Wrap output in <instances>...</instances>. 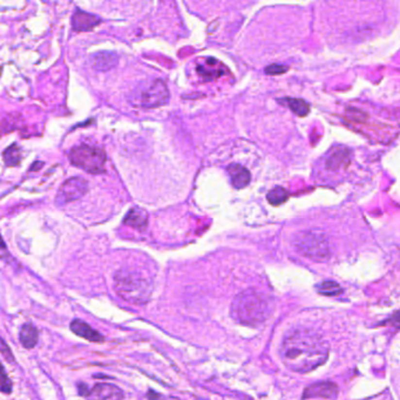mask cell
Here are the masks:
<instances>
[{"instance_id": "obj_1", "label": "cell", "mask_w": 400, "mask_h": 400, "mask_svg": "<svg viewBox=\"0 0 400 400\" xmlns=\"http://www.w3.org/2000/svg\"><path fill=\"white\" fill-rule=\"evenodd\" d=\"M284 365L294 372H311L329 358V344L323 337L309 329L290 331L280 349Z\"/></svg>"}, {"instance_id": "obj_2", "label": "cell", "mask_w": 400, "mask_h": 400, "mask_svg": "<svg viewBox=\"0 0 400 400\" xmlns=\"http://www.w3.org/2000/svg\"><path fill=\"white\" fill-rule=\"evenodd\" d=\"M271 304L264 295L253 290L241 292L233 300L232 315L233 319L246 325H258L270 316Z\"/></svg>"}, {"instance_id": "obj_3", "label": "cell", "mask_w": 400, "mask_h": 400, "mask_svg": "<svg viewBox=\"0 0 400 400\" xmlns=\"http://www.w3.org/2000/svg\"><path fill=\"white\" fill-rule=\"evenodd\" d=\"M295 248L303 256L314 261H325L330 257L331 250L324 233L309 230L297 233L294 241Z\"/></svg>"}, {"instance_id": "obj_4", "label": "cell", "mask_w": 400, "mask_h": 400, "mask_svg": "<svg viewBox=\"0 0 400 400\" xmlns=\"http://www.w3.org/2000/svg\"><path fill=\"white\" fill-rule=\"evenodd\" d=\"M68 159L75 167L83 169L89 174L105 173L106 153L101 148L89 145H80L72 148Z\"/></svg>"}, {"instance_id": "obj_5", "label": "cell", "mask_w": 400, "mask_h": 400, "mask_svg": "<svg viewBox=\"0 0 400 400\" xmlns=\"http://www.w3.org/2000/svg\"><path fill=\"white\" fill-rule=\"evenodd\" d=\"M169 100V91L162 80H151L142 83L132 94L133 105L141 108H157L166 105Z\"/></svg>"}, {"instance_id": "obj_6", "label": "cell", "mask_w": 400, "mask_h": 400, "mask_svg": "<svg viewBox=\"0 0 400 400\" xmlns=\"http://www.w3.org/2000/svg\"><path fill=\"white\" fill-rule=\"evenodd\" d=\"M115 286L121 297H125L131 302H136L137 298L140 300L141 298L147 297L148 295L147 283L142 278L135 277L134 275H117Z\"/></svg>"}, {"instance_id": "obj_7", "label": "cell", "mask_w": 400, "mask_h": 400, "mask_svg": "<svg viewBox=\"0 0 400 400\" xmlns=\"http://www.w3.org/2000/svg\"><path fill=\"white\" fill-rule=\"evenodd\" d=\"M88 191V182L81 177H72L60 187L56 195V203L63 205L79 200Z\"/></svg>"}, {"instance_id": "obj_8", "label": "cell", "mask_w": 400, "mask_h": 400, "mask_svg": "<svg viewBox=\"0 0 400 400\" xmlns=\"http://www.w3.org/2000/svg\"><path fill=\"white\" fill-rule=\"evenodd\" d=\"M338 394V386L332 382H319L309 385L304 388L302 399H336Z\"/></svg>"}, {"instance_id": "obj_9", "label": "cell", "mask_w": 400, "mask_h": 400, "mask_svg": "<svg viewBox=\"0 0 400 400\" xmlns=\"http://www.w3.org/2000/svg\"><path fill=\"white\" fill-rule=\"evenodd\" d=\"M88 398L92 400H123V392L109 383H99L91 388Z\"/></svg>"}, {"instance_id": "obj_10", "label": "cell", "mask_w": 400, "mask_h": 400, "mask_svg": "<svg viewBox=\"0 0 400 400\" xmlns=\"http://www.w3.org/2000/svg\"><path fill=\"white\" fill-rule=\"evenodd\" d=\"M196 70L200 74V77H202L207 81H211L214 79L219 78L225 73L223 65L213 58L205 59L203 64L197 65Z\"/></svg>"}, {"instance_id": "obj_11", "label": "cell", "mask_w": 400, "mask_h": 400, "mask_svg": "<svg viewBox=\"0 0 400 400\" xmlns=\"http://www.w3.org/2000/svg\"><path fill=\"white\" fill-rule=\"evenodd\" d=\"M101 22V19L97 16H93L87 12L77 10L74 16H73L72 24L73 28L78 32H84V31H91L94 27H97Z\"/></svg>"}, {"instance_id": "obj_12", "label": "cell", "mask_w": 400, "mask_h": 400, "mask_svg": "<svg viewBox=\"0 0 400 400\" xmlns=\"http://www.w3.org/2000/svg\"><path fill=\"white\" fill-rule=\"evenodd\" d=\"M227 170L232 179V184L236 189H242L250 183V180H251L250 171L243 166L238 165V163H232L228 166Z\"/></svg>"}, {"instance_id": "obj_13", "label": "cell", "mask_w": 400, "mask_h": 400, "mask_svg": "<svg viewBox=\"0 0 400 400\" xmlns=\"http://www.w3.org/2000/svg\"><path fill=\"white\" fill-rule=\"evenodd\" d=\"M69 328L73 333H75L77 336L81 338H84V339L89 340V342L100 343L103 340V337L101 336L98 331H95L94 329H92L91 326H89V324H87L81 319L73 320V322L70 323Z\"/></svg>"}, {"instance_id": "obj_14", "label": "cell", "mask_w": 400, "mask_h": 400, "mask_svg": "<svg viewBox=\"0 0 400 400\" xmlns=\"http://www.w3.org/2000/svg\"><path fill=\"white\" fill-rule=\"evenodd\" d=\"M349 162H350V150L342 146L331 149L330 154L328 155V159H326V166L334 170L345 167Z\"/></svg>"}, {"instance_id": "obj_15", "label": "cell", "mask_w": 400, "mask_h": 400, "mask_svg": "<svg viewBox=\"0 0 400 400\" xmlns=\"http://www.w3.org/2000/svg\"><path fill=\"white\" fill-rule=\"evenodd\" d=\"M92 66L98 70H108L117 63V55L112 52H99L91 56Z\"/></svg>"}, {"instance_id": "obj_16", "label": "cell", "mask_w": 400, "mask_h": 400, "mask_svg": "<svg viewBox=\"0 0 400 400\" xmlns=\"http://www.w3.org/2000/svg\"><path fill=\"white\" fill-rule=\"evenodd\" d=\"M125 224L134 228L136 230H145L148 224V216L145 210L140 208H133L128 211L125 217Z\"/></svg>"}, {"instance_id": "obj_17", "label": "cell", "mask_w": 400, "mask_h": 400, "mask_svg": "<svg viewBox=\"0 0 400 400\" xmlns=\"http://www.w3.org/2000/svg\"><path fill=\"white\" fill-rule=\"evenodd\" d=\"M19 338L24 348L26 349H33L38 344V330L35 326L31 323H26L21 326L20 333H19Z\"/></svg>"}, {"instance_id": "obj_18", "label": "cell", "mask_w": 400, "mask_h": 400, "mask_svg": "<svg viewBox=\"0 0 400 400\" xmlns=\"http://www.w3.org/2000/svg\"><path fill=\"white\" fill-rule=\"evenodd\" d=\"M317 291L319 292L320 295L324 296H329V297H336V296H339L343 292V289L340 288V285L336 282L332 281H326L323 282V283L318 284L317 285Z\"/></svg>"}, {"instance_id": "obj_19", "label": "cell", "mask_w": 400, "mask_h": 400, "mask_svg": "<svg viewBox=\"0 0 400 400\" xmlns=\"http://www.w3.org/2000/svg\"><path fill=\"white\" fill-rule=\"evenodd\" d=\"M267 199L270 204L280 205L286 201V199H288V194H286V191L284 188L277 187V188H275V189H272L271 191H269Z\"/></svg>"}, {"instance_id": "obj_20", "label": "cell", "mask_w": 400, "mask_h": 400, "mask_svg": "<svg viewBox=\"0 0 400 400\" xmlns=\"http://www.w3.org/2000/svg\"><path fill=\"white\" fill-rule=\"evenodd\" d=\"M285 101L288 102L286 105L290 107V109H291L295 114L300 115V117H305L309 113V105L306 102H304L303 100H298V99H285Z\"/></svg>"}, {"instance_id": "obj_21", "label": "cell", "mask_w": 400, "mask_h": 400, "mask_svg": "<svg viewBox=\"0 0 400 400\" xmlns=\"http://www.w3.org/2000/svg\"><path fill=\"white\" fill-rule=\"evenodd\" d=\"M4 159L7 166H11V167L17 166L20 162V150L16 145L7 148L4 153Z\"/></svg>"}, {"instance_id": "obj_22", "label": "cell", "mask_w": 400, "mask_h": 400, "mask_svg": "<svg viewBox=\"0 0 400 400\" xmlns=\"http://www.w3.org/2000/svg\"><path fill=\"white\" fill-rule=\"evenodd\" d=\"M288 70V67L283 66V65H270L266 68V73L269 75H276V74H282V73L286 72Z\"/></svg>"}, {"instance_id": "obj_23", "label": "cell", "mask_w": 400, "mask_h": 400, "mask_svg": "<svg viewBox=\"0 0 400 400\" xmlns=\"http://www.w3.org/2000/svg\"><path fill=\"white\" fill-rule=\"evenodd\" d=\"M1 377H2L1 391L4 393H10L11 391H12V383H11L10 378L6 376V372H5L4 368H2V371H1Z\"/></svg>"}, {"instance_id": "obj_24", "label": "cell", "mask_w": 400, "mask_h": 400, "mask_svg": "<svg viewBox=\"0 0 400 400\" xmlns=\"http://www.w3.org/2000/svg\"><path fill=\"white\" fill-rule=\"evenodd\" d=\"M383 324H388L391 326H396L397 329H400V310L399 311H396L394 314L391 316L385 323Z\"/></svg>"}, {"instance_id": "obj_25", "label": "cell", "mask_w": 400, "mask_h": 400, "mask_svg": "<svg viewBox=\"0 0 400 400\" xmlns=\"http://www.w3.org/2000/svg\"><path fill=\"white\" fill-rule=\"evenodd\" d=\"M1 352H2L4 358H6L8 362H13V356H12V353H11L10 348H8V346L6 345V343H5V340H2L1 342Z\"/></svg>"}]
</instances>
